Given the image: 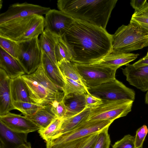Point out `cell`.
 <instances>
[{"instance_id": "obj_29", "label": "cell", "mask_w": 148, "mask_h": 148, "mask_svg": "<svg viewBox=\"0 0 148 148\" xmlns=\"http://www.w3.org/2000/svg\"><path fill=\"white\" fill-rule=\"evenodd\" d=\"M55 54L57 63L64 59L72 62L71 52L62 37H57L55 47Z\"/></svg>"}, {"instance_id": "obj_6", "label": "cell", "mask_w": 148, "mask_h": 148, "mask_svg": "<svg viewBox=\"0 0 148 148\" xmlns=\"http://www.w3.org/2000/svg\"><path fill=\"white\" fill-rule=\"evenodd\" d=\"M17 43L18 60L26 74H31L41 62L42 52L38 37Z\"/></svg>"}, {"instance_id": "obj_15", "label": "cell", "mask_w": 148, "mask_h": 148, "mask_svg": "<svg viewBox=\"0 0 148 148\" xmlns=\"http://www.w3.org/2000/svg\"><path fill=\"white\" fill-rule=\"evenodd\" d=\"M28 133L14 131L0 121V148H18L27 143Z\"/></svg>"}, {"instance_id": "obj_21", "label": "cell", "mask_w": 148, "mask_h": 148, "mask_svg": "<svg viewBox=\"0 0 148 148\" xmlns=\"http://www.w3.org/2000/svg\"><path fill=\"white\" fill-rule=\"evenodd\" d=\"M91 109L86 107L83 110L77 114L62 119L58 134L53 138L73 130L87 121L90 113Z\"/></svg>"}, {"instance_id": "obj_2", "label": "cell", "mask_w": 148, "mask_h": 148, "mask_svg": "<svg viewBox=\"0 0 148 148\" xmlns=\"http://www.w3.org/2000/svg\"><path fill=\"white\" fill-rule=\"evenodd\" d=\"M117 0H59V10L74 18L106 29Z\"/></svg>"}, {"instance_id": "obj_11", "label": "cell", "mask_w": 148, "mask_h": 148, "mask_svg": "<svg viewBox=\"0 0 148 148\" xmlns=\"http://www.w3.org/2000/svg\"><path fill=\"white\" fill-rule=\"evenodd\" d=\"M51 9L25 2L17 3L10 5L5 12L0 15V24L13 19L34 15L42 16Z\"/></svg>"}, {"instance_id": "obj_33", "label": "cell", "mask_w": 148, "mask_h": 148, "mask_svg": "<svg viewBox=\"0 0 148 148\" xmlns=\"http://www.w3.org/2000/svg\"><path fill=\"white\" fill-rule=\"evenodd\" d=\"M0 47L18 60V43L8 38L0 36Z\"/></svg>"}, {"instance_id": "obj_34", "label": "cell", "mask_w": 148, "mask_h": 148, "mask_svg": "<svg viewBox=\"0 0 148 148\" xmlns=\"http://www.w3.org/2000/svg\"><path fill=\"white\" fill-rule=\"evenodd\" d=\"M64 93L62 94L51 104V110L57 118L63 119L65 116L66 109L63 101Z\"/></svg>"}, {"instance_id": "obj_30", "label": "cell", "mask_w": 148, "mask_h": 148, "mask_svg": "<svg viewBox=\"0 0 148 148\" xmlns=\"http://www.w3.org/2000/svg\"><path fill=\"white\" fill-rule=\"evenodd\" d=\"M64 86L63 92L64 95L74 93H89L88 88L83 85L66 77H63Z\"/></svg>"}, {"instance_id": "obj_8", "label": "cell", "mask_w": 148, "mask_h": 148, "mask_svg": "<svg viewBox=\"0 0 148 148\" xmlns=\"http://www.w3.org/2000/svg\"><path fill=\"white\" fill-rule=\"evenodd\" d=\"M90 94L102 101L129 100L134 101L135 92L116 79L92 88H88Z\"/></svg>"}, {"instance_id": "obj_26", "label": "cell", "mask_w": 148, "mask_h": 148, "mask_svg": "<svg viewBox=\"0 0 148 148\" xmlns=\"http://www.w3.org/2000/svg\"><path fill=\"white\" fill-rule=\"evenodd\" d=\"M58 64L63 77L73 80L87 88L84 81L77 71L74 63L64 59L58 62Z\"/></svg>"}, {"instance_id": "obj_42", "label": "cell", "mask_w": 148, "mask_h": 148, "mask_svg": "<svg viewBox=\"0 0 148 148\" xmlns=\"http://www.w3.org/2000/svg\"><path fill=\"white\" fill-rule=\"evenodd\" d=\"M18 148H32L31 147V143L27 142V143L23 145Z\"/></svg>"}, {"instance_id": "obj_25", "label": "cell", "mask_w": 148, "mask_h": 148, "mask_svg": "<svg viewBox=\"0 0 148 148\" xmlns=\"http://www.w3.org/2000/svg\"><path fill=\"white\" fill-rule=\"evenodd\" d=\"M28 75L52 93L57 95L61 92L47 76L41 62L35 72Z\"/></svg>"}, {"instance_id": "obj_31", "label": "cell", "mask_w": 148, "mask_h": 148, "mask_svg": "<svg viewBox=\"0 0 148 148\" xmlns=\"http://www.w3.org/2000/svg\"><path fill=\"white\" fill-rule=\"evenodd\" d=\"M12 104L15 109L19 111L26 116L33 115L43 106L32 103L20 101H14Z\"/></svg>"}, {"instance_id": "obj_38", "label": "cell", "mask_w": 148, "mask_h": 148, "mask_svg": "<svg viewBox=\"0 0 148 148\" xmlns=\"http://www.w3.org/2000/svg\"><path fill=\"white\" fill-rule=\"evenodd\" d=\"M85 99L86 107L87 108H93L103 103L101 99L90 93L86 94Z\"/></svg>"}, {"instance_id": "obj_43", "label": "cell", "mask_w": 148, "mask_h": 148, "mask_svg": "<svg viewBox=\"0 0 148 148\" xmlns=\"http://www.w3.org/2000/svg\"><path fill=\"white\" fill-rule=\"evenodd\" d=\"M145 103L148 104V91L147 92L145 95Z\"/></svg>"}, {"instance_id": "obj_22", "label": "cell", "mask_w": 148, "mask_h": 148, "mask_svg": "<svg viewBox=\"0 0 148 148\" xmlns=\"http://www.w3.org/2000/svg\"><path fill=\"white\" fill-rule=\"evenodd\" d=\"M10 90L12 103L14 101L32 103L25 82L21 76L11 79Z\"/></svg>"}, {"instance_id": "obj_23", "label": "cell", "mask_w": 148, "mask_h": 148, "mask_svg": "<svg viewBox=\"0 0 148 148\" xmlns=\"http://www.w3.org/2000/svg\"><path fill=\"white\" fill-rule=\"evenodd\" d=\"M40 128H45L57 118L51 109V104L43 106L32 115L27 116Z\"/></svg>"}, {"instance_id": "obj_3", "label": "cell", "mask_w": 148, "mask_h": 148, "mask_svg": "<svg viewBox=\"0 0 148 148\" xmlns=\"http://www.w3.org/2000/svg\"><path fill=\"white\" fill-rule=\"evenodd\" d=\"M45 18L34 15L13 19L0 24V36L17 42L38 37L44 31Z\"/></svg>"}, {"instance_id": "obj_18", "label": "cell", "mask_w": 148, "mask_h": 148, "mask_svg": "<svg viewBox=\"0 0 148 148\" xmlns=\"http://www.w3.org/2000/svg\"><path fill=\"white\" fill-rule=\"evenodd\" d=\"M138 54L121 52H111L103 59L94 63H97L117 69L123 65H126L135 60Z\"/></svg>"}, {"instance_id": "obj_27", "label": "cell", "mask_w": 148, "mask_h": 148, "mask_svg": "<svg viewBox=\"0 0 148 148\" xmlns=\"http://www.w3.org/2000/svg\"><path fill=\"white\" fill-rule=\"evenodd\" d=\"M130 23L140 28L148 35V3L140 9L134 11Z\"/></svg>"}, {"instance_id": "obj_45", "label": "cell", "mask_w": 148, "mask_h": 148, "mask_svg": "<svg viewBox=\"0 0 148 148\" xmlns=\"http://www.w3.org/2000/svg\"><path fill=\"white\" fill-rule=\"evenodd\" d=\"M146 56H148V51L147 52V53L146 55Z\"/></svg>"}, {"instance_id": "obj_14", "label": "cell", "mask_w": 148, "mask_h": 148, "mask_svg": "<svg viewBox=\"0 0 148 148\" xmlns=\"http://www.w3.org/2000/svg\"><path fill=\"white\" fill-rule=\"evenodd\" d=\"M122 70L130 85L143 92L148 91V65L134 67L129 64Z\"/></svg>"}, {"instance_id": "obj_4", "label": "cell", "mask_w": 148, "mask_h": 148, "mask_svg": "<svg viewBox=\"0 0 148 148\" xmlns=\"http://www.w3.org/2000/svg\"><path fill=\"white\" fill-rule=\"evenodd\" d=\"M112 36L111 52L130 53L148 46V35L131 23L119 27Z\"/></svg>"}, {"instance_id": "obj_7", "label": "cell", "mask_w": 148, "mask_h": 148, "mask_svg": "<svg viewBox=\"0 0 148 148\" xmlns=\"http://www.w3.org/2000/svg\"><path fill=\"white\" fill-rule=\"evenodd\" d=\"M102 101L101 104L91 109L87 121H114L116 119L126 116L130 112L134 102L129 100Z\"/></svg>"}, {"instance_id": "obj_9", "label": "cell", "mask_w": 148, "mask_h": 148, "mask_svg": "<svg viewBox=\"0 0 148 148\" xmlns=\"http://www.w3.org/2000/svg\"><path fill=\"white\" fill-rule=\"evenodd\" d=\"M112 121H86L73 130L62 134L49 141L54 143L67 142L80 138L109 127Z\"/></svg>"}, {"instance_id": "obj_16", "label": "cell", "mask_w": 148, "mask_h": 148, "mask_svg": "<svg viewBox=\"0 0 148 148\" xmlns=\"http://www.w3.org/2000/svg\"><path fill=\"white\" fill-rule=\"evenodd\" d=\"M11 80L5 71L0 68V116L15 109L10 92Z\"/></svg>"}, {"instance_id": "obj_37", "label": "cell", "mask_w": 148, "mask_h": 148, "mask_svg": "<svg viewBox=\"0 0 148 148\" xmlns=\"http://www.w3.org/2000/svg\"><path fill=\"white\" fill-rule=\"evenodd\" d=\"M148 132L146 125H143L136 131L134 137V144L136 148H142L145 138Z\"/></svg>"}, {"instance_id": "obj_12", "label": "cell", "mask_w": 148, "mask_h": 148, "mask_svg": "<svg viewBox=\"0 0 148 148\" xmlns=\"http://www.w3.org/2000/svg\"><path fill=\"white\" fill-rule=\"evenodd\" d=\"M27 86L29 97L33 103L44 106L51 104L62 94L61 92L56 95L47 90L27 74L21 76Z\"/></svg>"}, {"instance_id": "obj_5", "label": "cell", "mask_w": 148, "mask_h": 148, "mask_svg": "<svg viewBox=\"0 0 148 148\" xmlns=\"http://www.w3.org/2000/svg\"><path fill=\"white\" fill-rule=\"evenodd\" d=\"M74 64L88 88L111 82L116 79V70L108 66L95 63Z\"/></svg>"}, {"instance_id": "obj_40", "label": "cell", "mask_w": 148, "mask_h": 148, "mask_svg": "<svg viewBox=\"0 0 148 148\" xmlns=\"http://www.w3.org/2000/svg\"><path fill=\"white\" fill-rule=\"evenodd\" d=\"M147 2L146 0H132L130 4L135 11H137L141 8Z\"/></svg>"}, {"instance_id": "obj_44", "label": "cell", "mask_w": 148, "mask_h": 148, "mask_svg": "<svg viewBox=\"0 0 148 148\" xmlns=\"http://www.w3.org/2000/svg\"><path fill=\"white\" fill-rule=\"evenodd\" d=\"M1 0H0V8H1V7L2 5V4L1 3L2 2H1Z\"/></svg>"}, {"instance_id": "obj_10", "label": "cell", "mask_w": 148, "mask_h": 148, "mask_svg": "<svg viewBox=\"0 0 148 148\" xmlns=\"http://www.w3.org/2000/svg\"><path fill=\"white\" fill-rule=\"evenodd\" d=\"M75 20L59 10L51 9L45 14V29L56 37H62Z\"/></svg>"}, {"instance_id": "obj_36", "label": "cell", "mask_w": 148, "mask_h": 148, "mask_svg": "<svg viewBox=\"0 0 148 148\" xmlns=\"http://www.w3.org/2000/svg\"><path fill=\"white\" fill-rule=\"evenodd\" d=\"M134 139V137L130 134L126 135L116 142L112 148H136Z\"/></svg>"}, {"instance_id": "obj_24", "label": "cell", "mask_w": 148, "mask_h": 148, "mask_svg": "<svg viewBox=\"0 0 148 148\" xmlns=\"http://www.w3.org/2000/svg\"><path fill=\"white\" fill-rule=\"evenodd\" d=\"M57 39V37L45 29L41 34L39 40L42 51L53 62L58 64L55 54V47Z\"/></svg>"}, {"instance_id": "obj_32", "label": "cell", "mask_w": 148, "mask_h": 148, "mask_svg": "<svg viewBox=\"0 0 148 148\" xmlns=\"http://www.w3.org/2000/svg\"><path fill=\"white\" fill-rule=\"evenodd\" d=\"M91 135L65 143H54L49 141H47L46 142V148H81L90 137Z\"/></svg>"}, {"instance_id": "obj_1", "label": "cell", "mask_w": 148, "mask_h": 148, "mask_svg": "<svg viewBox=\"0 0 148 148\" xmlns=\"http://www.w3.org/2000/svg\"><path fill=\"white\" fill-rule=\"evenodd\" d=\"M71 53L72 62L90 64L112 51V36L106 29L76 19L62 37Z\"/></svg>"}, {"instance_id": "obj_41", "label": "cell", "mask_w": 148, "mask_h": 148, "mask_svg": "<svg viewBox=\"0 0 148 148\" xmlns=\"http://www.w3.org/2000/svg\"><path fill=\"white\" fill-rule=\"evenodd\" d=\"M134 67L148 65V56L146 55L133 64Z\"/></svg>"}, {"instance_id": "obj_35", "label": "cell", "mask_w": 148, "mask_h": 148, "mask_svg": "<svg viewBox=\"0 0 148 148\" xmlns=\"http://www.w3.org/2000/svg\"><path fill=\"white\" fill-rule=\"evenodd\" d=\"M109 127H106L98 132L94 148H109L111 140L108 133Z\"/></svg>"}, {"instance_id": "obj_17", "label": "cell", "mask_w": 148, "mask_h": 148, "mask_svg": "<svg viewBox=\"0 0 148 148\" xmlns=\"http://www.w3.org/2000/svg\"><path fill=\"white\" fill-rule=\"evenodd\" d=\"M0 68L4 70L11 79L25 74L18 60L0 47Z\"/></svg>"}, {"instance_id": "obj_28", "label": "cell", "mask_w": 148, "mask_h": 148, "mask_svg": "<svg viewBox=\"0 0 148 148\" xmlns=\"http://www.w3.org/2000/svg\"><path fill=\"white\" fill-rule=\"evenodd\" d=\"M62 119L57 118L45 128H40L38 132L40 136L46 142L50 140L58 135Z\"/></svg>"}, {"instance_id": "obj_20", "label": "cell", "mask_w": 148, "mask_h": 148, "mask_svg": "<svg viewBox=\"0 0 148 148\" xmlns=\"http://www.w3.org/2000/svg\"><path fill=\"white\" fill-rule=\"evenodd\" d=\"M42 52L41 63L46 74L60 90L63 92L64 79L58 64L53 62L44 52Z\"/></svg>"}, {"instance_id": "obj_13", "label": "cell", "mask_w": 148, "mask_h": 148, "mask_svg": "<svg viewBox=\"0 0 148 148\" xmlns=\"http://www.w3.org/2000/svg\"><path fill=\"white\" fill-rule=\"evenodd\" d=\"M0 121L10 129L17 132L28 133L40 128L26 116L10 112L0 116Z\"/></svg>"}, {"instance_id": "obj_39", "label": "cell", "mask_w": 148, "mask_h": 148, "mask_svg": "<svg viewBox=\"0 0 148 148\" xmlns=\"http://www.w3.org/2000/svg\"><path fill=\"white\" fill-rule=\"evenodd\" d=\"M99 132L92 134L81 148H94Z\"/></svg>"}, {"instance_id": "obj_19", "label": "cell", "mask_w": 148, "mask_h": 148, "mask_svg": "<svg viewBox=\"0 0 148 148\" xmlns=\"http://www.w3.org/2000/svg\"><path fill=\"white\" fill-rule=\"evenodd\" d=\"M86 95V94L74 93L64 95L63 101L66 112L64 118L77 114L85 108Z\"/></svg>"}]
</instances>
